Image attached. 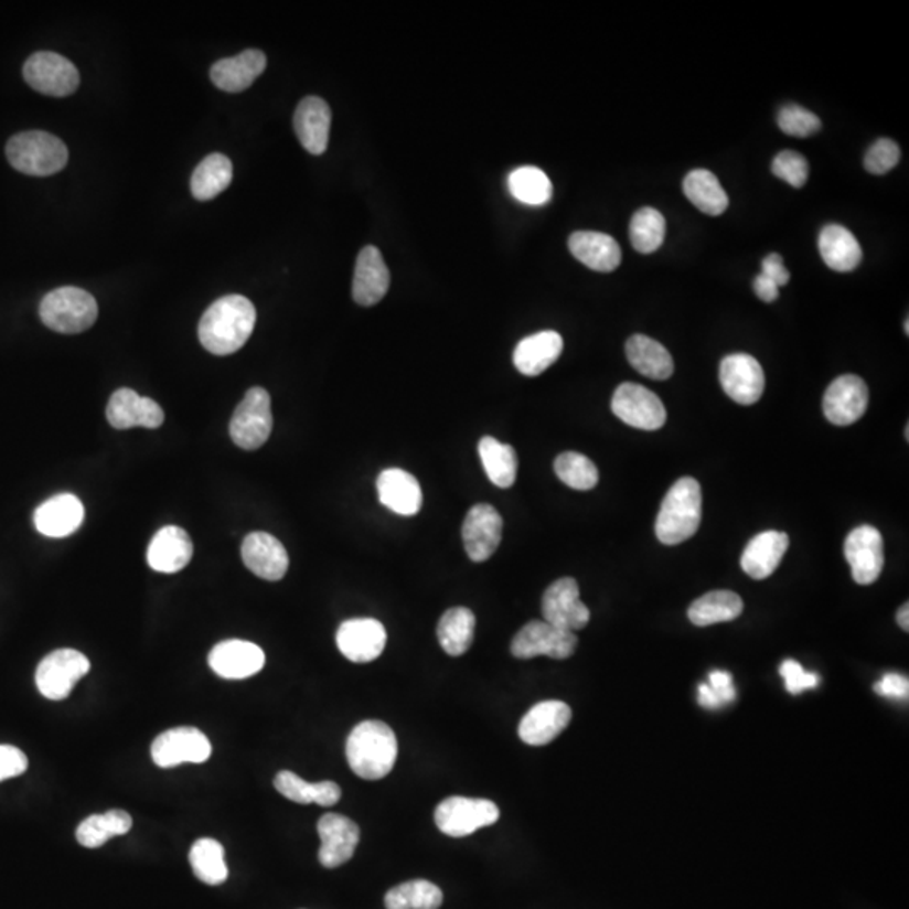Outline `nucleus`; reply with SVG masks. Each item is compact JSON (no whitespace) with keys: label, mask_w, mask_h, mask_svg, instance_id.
Masks as SVG:
<instances>
[{"label":"nucleus","mask_w":909,"mask_h":909,"mask_svg":"<svg viewBox=\"0 0 909 909\" xmlns=\"http://www.w3.org/2000/svg\"><path fill=\"white\" fill-rule=\"evenodd\" d=\"M255 323L256 309L246 297H223L201 319V344L214 355L235 354L252 338Z\"/></svg>","instance_id":"obj_1"},{"label":"nucleus","mask_w":909,"mask_h":909,"mask_svg":"<svg viewBox=\"0 0 909 909\" xmlns=\"http://www.w3.org/2000/svg\"><path fill=\"white\" fill-rule=\"evenodd\" d=\"M349 767L363 780H381L392 773L398 758V739L389 726L364 721L355 726L345 742Z\"/></svg>","instance_id":"obj_2"},{"label":"nucleus","mask_w":909,"mask_h":909,"mask_svg":"<svg viewBox=\"0 0 909 909\" xmlns=\"http://www.w3.org/2000/svg\"><path fill=\"white\" fill-rule=\"evenodd\" d=\"M703 517V492L693 477H682L669 489L657 521L655 534L665 546H675L697 533Z\"/></svg>","instance_id":"obj_3"},{"label":"nucleus","mask_w":909,"mask_h":909,"mask_svg":"<svg viewBox=\"0 0 909 909\" xmlns=\"http://www.w3.org/2000/svg\"><path fill=\"white\" fill-rule=\"evenodd\" d=\"M8 160L22 174L53 175L68 164V147L53 133L29 130L12 137L6 147Z\"/></svg>","instance_id":"obj_4"},{"label":"nucleus","mask_w":909,"mask_h":909,"mask_svg":"<svg viewBox=\"0 0 909 909\" xmlns=\"http://www.w3.org/2000/svg\"><path fill=\"white\" fill-rule=\"evenodd\" d=\"M44 325L60 334L88 331L98 319L95 297L83 288L61 287L50 291L40 306Z\"/></svg>","instance_id":"obj_5"},{"label":"nucleus","mask_w":909,"mask_h":909,"mask_svg":"<svg viewBox=\"0 0 909 909\" xmlns=\"http://www.w3.org/2000/svg\"><path fill=\"white\" fill-rule=\"evenodd\" d=\"M274 430L271 399L264 387H252L235 409L229 435L235 445L243 450H256L264 447Z\"/></svg>","instance_id":"obj_6"},{"label":"nucleus","mask_w":909,"mask_h":909,"mask_svg":"<svg viewBox=\"0 0 909 909\" xmlns=\"http://www.w3.org/2000/svg\"><path fill=\"white\" fill-rule=\"evenodd\" d=\"M499 806L491 800L450 796L435 810V824L448 837H467L499 821Z\"/></svg>","instance_id":"obj_7"},{"label":"nucleus","mask_w":909,"mask_h":909,"mask_svg":"<svg viewBox=\"0 0 909 909\" xmlns=\"http://www.w3.org/2000/svg\"><path fill=\"white\" fill-rule=\"evenodd\" d=\"M92 664L82 652L60 649L41 661L36 671V686L50 701H63L72 694L79 678L88 674Z\"/></svg>","instance_id":"obj_8"},{"label":"nucleus","mask_w":909,"mask_h":909,"mask_svg":"<svg viewBox=\"0 0 909 909\" xmlns=\"http://www.w3.org/2000/svg\"><path fill=\"white\" fill-rule=\"evenodd\" d=\"M611 411L629 427L654 431L667 419L664 403L642 384L623 383L611 398Z\"/></svg>","instance_id":"obj_9"},{"label":"nucleus","mask_w":909,"mask_h":909,"mask_svg":"<svg viewBox=\"0 0 909 909\" xmlns=\"http://www.w3.org/2000/svg\"><path fill=\"white\" fill-rule=\"evenodd\" d=\"M24 79L32 89L54 98L73 95L79 86L75 64L51 51H40L25 61Z\"/></svg>","instance_id":"obj_10"},{"label":"nucleus","mask_w":909,"mask_h":909,"mask_svg":"<svg viewBox=\"0 0 909 909\" xmlns=\"http://www.w3.org/2000/svg\"><path fill=\"white\" fill-rule=\"evenodd\" d=\"M576 646H578V639L575 633L536 620L515 633L511 643V652L515 659H523V661H530L539 655L563 661L575 654Z\"/></svg>","instance_id":"obj_11"},{"label":"nucleus","mask_w":909,"mask_h":909,"mask_svg":"<svg viewBox=\"0 0 909 909\" xmlns=\"http://www.w3.org/2000/svg\"><path fill=\"white\" fill-rule=\"evenodd\" d=\"M150 753L157 767L174 768L182 763H204L210 760L213 746L200 729L181 726L157 736Z\"/></svg>","instance_id":"obj_12"},{"label":"nucleus","mask_w":909,"mask_h":909,"mask_svg":"<svg viewBox=\"0 0 909 909\" xmlns=\"http://www.w3.org/2000/svg\"><path fill=\"white\" fill-rule=\"evenodd\" d=\"M544 622L556 629L578 632L590 622V610L579 600V587L575 578H562L547 588L543 597Z\"/></svg>","instance_id":"obj_13"},{"label":"nucleus","mask_w":909,"mask_h":909,"mask_svg":"<svg viewBox=\"0 0 909 909\" xmlns=\"http://www.w3.org/2000/svg\"><path fill=\"white\" fill-rule=\"evenodd\" d=\"M844 555L853 569L854 581L873 585L885 568V541L873 526H860L847 536Z\"/></svg>","instance_id":"obj_14"},{"label":"nucleus","mask_w":909,"mask_h":909,"mask_svg":"<svg viewBox=\"0 0 909 909\" xmlns=\"http://www.w3.org/2000/svg\"><path fill=\"white\" fill-rule=\"evenodd\" d=\"M723 389L732 402L750 406L760 402L764 392V373L753 355L731 354L719 367Z\"/></svg>","instance_id":"obj_15"},{"label":"nucleus","mask_w":909,"mask_h":909,"mask_svg":"<svg viewBox=\"0 0 909 909\" xmlns=\"http://www.w3.org/2000/svg\"><path fill=\"white\" fill-rule=\"evenodd\" d=\"M501 514L491 504H477L467 512L462 537L467 556L473 563H483L498 550L502 541Z\"/></svg>","instance_id":"obj_16"},{"label":"nucleus","mask_w":909,"mask_h":909,"mask_svg":"<svg viewBox=\"0 0 909 909\" xmlns=\"http://www.w3.org/2000/svg\"><path fill=\"white\" fill-rule=\"evenodd\" d=\"M869 403V389L859 376L846 374L827 387L824 396L825 418L835 427H849L863 418Z\"/></svg>","instance_id":"obj_17"},{"label":"nucleus","mask_w":909,"mask_h":909,"mask_svg":"<svg viewBox=\"0 0 909 909\" xmlns=\"http://www.w3.org/2000/svg\"><path fill=\"white\" fill-rule=\"evenodd\" d=\"M320 837L319 860L323 867L335 869L349 863L360 844L361 831L351 819L339 814H325L317 824Z\"/></svg>","instance_id":"obj_18"},{"label":"nucleus","mask_w":909,"mask_h":909,"mask_svg":"<svg viewBox=\"0 0 909 909\" xmlns=\"http://www.w3.org/2000/svg\"><path fill=\"white\" fill-rule=\"evenodd\" d=\"M335 640L339 651L347 661L367 664L383 654L387 633L377 620L352 619L339 627Z\"/></svg>","instance_id":"obj_19"},{"label":"nucleus","mask_w":909,"mask_h":909,"mask_svg":"<svg viewBox=\"0 0 909 909\" xmlns=\"http://www.w3.org/2000/svg\"><path fill=\"white\" fill-rule=\"evenodd\" d=\"M108 424L117 430H128V428H159L164 424V409L159 403L150 398L137 395L133 389L121 387L111 395L107 406Z\"/></svg>","instance_id":"obj_20"},{"label":"nucleus","mask_w":909,"mask_h":909,"mask_svg":"<svg viewBox=\"0 0 909 909\" xmlns=\"http://www.w3.org/2000/svg\"><path fill=\"white\" fill-rule=\"evenodd\" d=\"M210 667L214 674L229 681H239L258 674L265 667V652L256 643L246 640H226L211 651Z\"/></svg>","instance_id":"obj_21"},{"label":"nucleus","mask_w":909,"mask_h":909,"mask_svg":"<svg viewBox=\"0 0 909 909\" xmlns=\"http://www.w3.org/2000/svg\"><path fill=\"white\" fill-rule=\"evenodd\" d=\"M242 558L253 575L267 581H280L290 565L284 544L268 533L248 534L243 541Z\"/></svg>","instance_id":"obj_22"},{"label":"nucleus","mask_w":909,"mask_h":909,"mask_svg":"<svg viewBox=\"0 0 909 909\" xmlns=\"http://www.w3.org/2000/svg\"><path fill=\"white\" fill-rule=\"evenodd\" d=\"M571 721V707L563 701H544L527 710L518 725V738L526 745L544 746L555 741Z\"/></svg>","instance_id":"obj_23"},{"label":"nucleus","mask_w":909,"mask_h":909,"mask_svg":"<svg viewBox=\"0 0 909 909\" xmlns=\"http://www.w3.org/2000/svg\"><path fill=\"white\" fill-rule=\"evenodd\" d=\"M389 270L384 264L383 255L376 246H366L361 249L355 261L354 281H352V297L355 303L371 307L379 303L389 290Z\"/></svg>","instance_id":"obj_24"},{"label":"nucleus","mask_w":909,"mask_h":909,"mask_svg":"<svg viewBox=\"0 0 909 909\" xmlns=\"http://www.w3.org/2000/svg\"><path fill=\"white\" fill-rule=\"evenodd\" d=\"M331 124V108L317 96L303 98L293 117L297 137L303 149L312 156H322L328 150Z\"/></svg>","instance_id":"obj_25"},{"label":"nucleus","mask_w":909,"mask_h":909,"mask_svg":"<svg viewBox=\"0 0 909 909\" xmlns=\"http://www.w3.org/2000/svg\"><path fill=\"white\" fill-rule=\"evenodd\" d=\"M85 518L82 501L73 494L47 499L34 512V526L43 536L68 537L79 530Z\"/></svg>","instance_id":"obj_26"},{"label":"nucleus","mask_w":909,"mask_h":909,"mask_svg":"<svg viewBox=\"0 0 909 909\" xmlns=\"http://www.w3.org/2000/svg\"><path fill=\"white\" fill-rule=\"evenodd\" d=\"M194 546L182 527L165 526L152 537L147 549V563L157 573L181 571L192 559Z\"/></svg>","instance_id":"obj_27"},{"label":"nucleus","mask_w":909,"mask_h":909,"mask_svg":"<svg viewBox=\"0 0 909 909\" xmlns=\"http://www.w3.org/2000/svg\"><path fill=\"white\" fill-rule=\"evenodd\" d=\"M267 68L264 51L246 50L238 56L224 57L211 68V79L217 88L227 93L245 92Z\"/></svg>","instance_id":"obj_28"},{"label":"nucleus","mask_w":909,"mask_h":909,"mask_svg":"<svg viewBox=\"0 0 909 909\" xmlns=\"http://www.w3.org/2000/svg\"><path fill=\"white\" fill-rule=\"evenodd\" d=\"M569 252L579 264L601 274H610L622 264V249L610 235L597 232H576L569 236Z\"/></svg>","instance_id":"obj_29"},{"label":"nucleus","mask_w":909,"mask_h":909,"mask_svg":"<svg viewBox=\"0 0 909 909\" xmlns=\"http://www.w3.org/2000/svg\"><path fill=\"white\" fill-rule=\"evenodd\" d=\"M381 504L399 515H416L424 504L418 480L402 469H387L377 477Z\"/></svg>","instance_id":"obj_30"},{"label":"nucleus","mask_w":909,"mask_h":909,"mask_svg":"<svg viewBox=\"0 0 909 909\" xmlns=\"http://www.w3.org/2000/svg\"><path fill=\"white\" fill-rule=\"evenodd\" d=\"M789 544V536L780 531H764L758 534L745 547L741 556L742 571L753 579L768 578L782 563Z\"/></svg>","instance_id":"obj_31"},{"label":"nucleus","mask_w":909,"mask_h":909,"mask_svg":"<svg viewBox=\"0 0 909 909\" xmlns=\"http://www.w3.org/2000/svg\"><path fill=\"white\" fill-rule=\"evenodd\" d=\"M565 342L555 331H543L518 342L514 351V366L524 376H539L562 355Z\"/></svg>","instance_id":"obj_32"},{"label":"nucleus","mask_w":909,"mask_h":909,"mask_svg":"<svg viewBox=\"0 0 909 909\" xmlns=\"http://www.w3.org/2000/svg\"><path fill=\"white\" fill-rule=\"evenodd\" d=\"M819 252L825 265L838 274L856 270L863 261L859 242L841 224H828L822 229L819 236Z\"/></svg>","instance_id":"obj_33"},{"label":"nucleus","mask_w":909,"mask_h":909,"mask_svg":"<svg viewBox=\"0 0 909 909\" xmlns=\"http://www.w3.org/2000/svg\"><path fill=\"white\" fill-rule=\"evenodd\" d=\"M627 360L633 370L655 381H665L674 374L671 352L654 339L637 334L627 341Z\"/></svg>","instance_id":"obj_34"},{"label":"nucleus","mask_w":909,"mask_h":909,"mask_svg":"<svg viewBox=\"0 0 909 909\" xmlns=\"http://www.w3.org/2000/svg\"><path fill=\"white\" fill-rule=\"evenodd\" d=\"M275 789L285 799L300 805L317 803L320 806H332L341 800V787L334 782L309 783L293 771H280L275 777Z\"/></svg>","instance_id":"obj_35"},{"label":"nucleus","mask_w":909,"mask_h":909,"mask_svg":"<svg viewBox=\"0 0 909 909\" xmlns=\"http://www.w3.org/2000/svg\"><path fill=\"white\" fill-rule=\"evenodd\" d=\"M475 633V614L466 607L445 611L438 622L437 635L441 649L451 657H460L472 646Z\"/></svg>","instance_id":"obj_36"},{"label":"nucleus","mask_w":909,"mask_h":909,"mask_svg":"<svg viewBox=\"0 0 909 909\" xmlns=\"http://www.w3.org/2000/svg\"><path fill=\"white\" fill-rule=\"evenodd\" d=\"M742 608L745 605L741 597L735 591L718 590L697 598L691 605L687 614L694 625L709 627L714 623L732 622L742 613Z\"/></svg>","instance_id":"obj_37"},{"label":"nucleus","mask_w":909,"mask_h":909,"mask_svg":"<svg viewBox=\"0 0 909 909\" xmlns=\"http://www.w3.org/2000/svg\"><path fill=\"white\" fill-rule=\"evenodd\" d=\"M684 194L687 200L709 216H719L729 206V197L718 178L706 169H694L684 179Z\"/></svg>","instance_id":"obj_38"},{"label":"nucleus","mask_w":909,"mask_h":909,"mask_svg":"<svg viewBox=\"0 0 909 909\" xmlns=\"http://www.w3.org/2000/svg\"><path fill=\"white\" fill-rule=\"evenodd\" d=\"M233 181V162L223 153H211L192 172L191 191L197 201H210L226 191Z\"/></svg>","instance_id":"obj_39"},{"label":"nucleus","mask_w":909,"mask_h":909,"mask_svg":"<svg viewBox=\"0 0 909 909\" xmlns=\"http://www.w3.org/2000/svg\"><path fill=\"white\" fill-rule=\"evenodd\" d=\"M479 454L483 470L494 485L509 489L517 479V453L511 445L501 443L492 437L479 441Z\"/></svg>","instance_id":"obj_40"},{"label":"nucleus","mask_w":909,"mask_h":909,"mask_svg":"<svg viewBox=\"0 0 909 909\" xmlns=\"http://www.w3.org/2000/svg\"><path fill=\"white\" fill-rule=\"evenodd\" d=\"M132 825V817L125 810H108L107 814L85 819L76 831V838L86 849H98L110 838L128 834Z\"/></svg>","instance_id":"obj_41"},{"label":"nucleus","mask_w":909,"mask_h":909,"mask_svg":"<svg viewBox=\"0 0 909 909\" xmlns=\"http://www.w3.org/2000/svg\"><path fill=\"white\" fill-rule=\"evenodd\" d=\"M189 863L196 878L204 885L220 886L227 879V866L224 860V849L220 842L214 838H200L194 842Z\"/></svg>","instance_id":"obj_42"},{"label":"nucleus","mask_w":909,"mask_h":909,"mask_svg":"<svg viewBox=\"0 0 909 909\" xmlns=\"http://www.w3.org/2000/svg\"><path fill=\"white\" fill-rule=\"evenodd\" d=\"M441 902H443L441 889L425 879L403 883L384 896L386 909H438Z\"/></svg>","instance_id":"obj_43"},{"label":"nucleus","mask_w":909,"mask_h":909,"mask_svg":"<svg viewBox=\"0 0 909 909\" xmlns=\"http://www.w3.org/2000/svg\"><path fill=\"white\" fill-rule=\"evenodd\" d=\"M509 191L515 200L530 206H543L553 197V184L541 169L526 165L509 175Z\"/></svg>","instance_id":"obj_44"},{"label":"nucleus","mask_w":909,"mask_h":909,"mask_svg":"<svg viewBox=\"0 0 909 909\" xmlns=\"http://www.w3.org/2000/svg\"><path fill=\"white\" fill-rule=\"evenodd\" d=\"M665 239V217L654 207H642L630 221V243L643 255L657 252Z\"/></svg>","instance_id":"obj_45"},{"label":"nucleus","mask_w":909,"mask_h":909,"mask_svg":"<svg viewBox=\"0 0 909 909\" xmlns=\"http://www.w3.org/2000/svg\"><path fill=\"white\" fill-rule=\"evenodd\" d=\"M558 479L575 491H591L598 483V469L588 457L578 451H565L555 460Z\"/></svg>","instance_id":"obj_46"},{"label":"nucleus","mask_w":909,"mask_h":909,"mask_svg":"<svg viewBox=\"0 0 909 909\" xmlns=\"http://www.w3.org/2000/svg\"><path fill=\"white\" fill-rule=\"evenodd\" d=\"M778 127L787 136L805 137L815 136L822 128L821 118L799 105H787L778 114Z\"/></svg>","instance_id":"obj_47"},{"label":"nucleus","mask_w":909,"mask_h":909,"mask_svg":"<svg viewBox=\"0 0 909 909\" xmlns=\"http://www.w3.org/2000/svg\"><path fill=\"white\" fill-rule=\"evenodd\" d=\"M771 172L778 179L789 182L793 188H803L805 182L809 181V160L795 150H785V152H780L774 157Z\"/></svg>","instance_id":"obj_48"},{"label":"nucleus","mask_w":909,"mask_h":909,"mask_svg":"<svg viewBox=\"0 0 909 909\" xmlns=\"http://www.w3.org/2000/svg\"><path fill=\"white\" fill-rule=\"evenodd\" d=\"M899 157H901V150H899L898 143L889 139H881L873 143L870 149L867 150L866 157H864V168L870 174H886V172L898 165Z\"/></svg>","instance_id":"obj_49"},{"label":"nucleus","mask_w":909,"mask_h":909,"mask_svg":"<svg viewBox=\"0 0 909 909\" xmlns=\"http://www.w3.org/2000/svg\"><path fill=\"white\" fill-rule=\"evenodd\" d=\"M780 674L785 678V687L793 696H799L803 691L815 689L821 682V677L814 672H806L799 662L789 661L783 662L780 667Z\"/></svg>","instance_id":"obj_50"},{"label":"nucleus","mask_w":909,"mask_h":909,"mask_svg":"<svg viewBox=\"0 0 909 909\" xmlns=\"http://www.w3.org/2000/svg\"><path fill=\"white\" fill-rule=\"evenodd\" d=\"M28 757L15 746L0 745V782L19 777L28 770Z\"/></svg>","instance_id":"obj_51"},{"label":"nucleus","mask_w":909,"mask_h":909,"mask_svg":"<svg viewBox=\"0 0 909 909\" xmlns=\"http://www.w3.org/2000/svg\"><path fill=\"white\" fill-rule=\"evenodd\" d=\"M874 693L883 697H895V699H908L909 681L906 675L889 674L883 675L881 681L874 684Z\"/></svg>","instance_id":"obj_52"},{"label":"nucleus","mask_w":909,"mask_h":909,"mask_svg":"<svg viewBox=\"0 0 909 909\" xmlns=\"http://www.w3.org/2000/svg\"><path fill=\"white\" fill-rule=\"evenodd\" d=\"M707 686L713 691L714 696L718 697L721 706L732 703L736 699V689L732 686V677L726 671H713L709 674V682Z\"/></svg>","instance_id":"obj_53"},{"label":"nucleus","mask_w":909,"mask_h":909,"mask_svg":"<svg viewBox=\"0 0 909 909\" xmlns=\"http://www.w3.org/2000/svg\"><path fill=\"white\" fill-rule=\"evenodd\" d=\"M761 275L770 278L778 288L789 284L790 280V271L787 270L785 265H783L782 256L777 255V253H771V255H768L767 258L763 259V264H761Z\"/></svg>","instance_id":"obj_54"},{"label":"nucleus","mask_w":909,"mask_h":909,"mask_svg":"<svg viewBox=\"0 0 909 909\" xmlns=\"http://www.w3.org/2000/svg\"><path fill=\"white\" fill-rule=\"evenodd\" d=\"M755 293L760 297L763 302L771 303L778 299V293H780V288L770 280V278L764 277V275H758L753 281Z\"/></svg>","instance_id":"obj_55"},{"label":"nucleus","mask_w":909,"mask_h":909,"mask_svg":"<svg viewBox=\"0 0 909 909\" xmlns=\"http://www.w3.org/2000/svg\"><path fill=\"white\" fill-rule=\"evenodd\" d=\"M699 704L706 709H719L721 703H719L718 697L714 696L713 691L707 684H701L699 686Z\"/></svg>","instance_id":"obj_56"},{"label":"nucleus","mask_w":909,"mask_h":909,"mask_svg":"<svg viewBox=\"0 0 909 909\" xmlns=\"http://www.w3.org/2000/svg\"><path fill=\"white\" fill-rule=\"evenodd\" d=\"M898 625L901 627L905 632L909 630V605L905 603L898 611Z\"/></svg>","instance_id":"obj_57"}]
</instances>
